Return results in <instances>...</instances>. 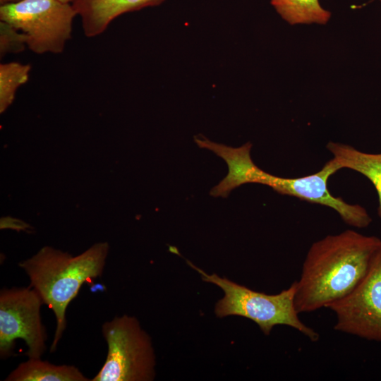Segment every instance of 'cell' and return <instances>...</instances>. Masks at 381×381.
<instances>
[{"instance_id":"6da1fadb","label":"cell","mask_w":381,"mask_h":381,"mask_svg":"<svg viewBox=\"0 0 381 381\" xmlns=\"http://www.w3.org/2000/svg\"><path fill=\"white\" fill-rule=\"evenodd\" d=\"M381 239L347 229L310 247L296 281L298 313L327 308L353 291L368 272Z\"/></svg>"},{"instance_id":"7a4b0ae2","label":"cell","mask_w":381,"mask_h":381,"mask_svg":"<svg viewBox=\"0 0 381 381\" xmlns=\"http://www.w3.org/2000/svg\"><path fill=\"white\" fill-rule=\"evenodd\" d=\"M109 250L107 242L96 243L77 256L50 246L42 248L19 262L30 286L54 313L56 327L50 351L54 352L66 327L68 304L82 285L102 275Z\"/></svg>"},{"instance_id":"3957f363","label":"cell","mask_w":381,"mask_h":381,"mask_svg":"<svg viewBox=\"0 0 381 381\" xmlns=\"http://www.w3.org/2000/svg\"><path fill=\"white\" fill-rule=\"evenodd\" d=\"M187 263L201 276L203 281L220 287L224 297L216 304L215 313L219 318L237 315L256 323L268 335L276 325L289 326L307 337L312 341L319 339V334L299 318L294 304L296 282L277 294H266L238 284L216 274H208L187 260Z\"/></svg>"},{"instance_id":"277c9868","label":"cell","mask_w":381,"mask_h":381,"mask_svg":"<svg viewBox=\"0 0 381 381\" xmlns=\"http://www.w3.org/2000/svg\"><path fill=\"white\" fill-rule=\"evenodd\" d=\"M108 351L104 365L92 381H150L155 355L150 336L132 316H116L103 323Z\"/></svg>"},{"instance_id":"5b68a950","label":"cell","mask_w":381,"mask_h":381,"mask_svg":"<svg viewBox=\"0 0 381 381\" xmlns=\"http://www.w3.org/2000/svg\"><path fill=\"white\" fill-rule=\"evenodd\" d=\"M75 16L72 4L58 0H20L0 6V20L23 32L28 48L37 54L64 51Z\"/></svg>"},{"instance_id":"8992f818","label":"cell","mask_w":381,"mask_h":381,"mask_svg":"<svg viewBox=\"0 0 381 381\" xmlns=\"http://www.w3.org/2000/svg\"><path fill=\"white\" fill-rule=\"evenodd\" d=\"M44 304L40 294L30 286L4 288L0 291V357L13 354L16 340L28 346L25 355L39 358L46 351L47 334L40 316Z\"/></svg>"},{"instance_id":"52a82bcc","label":"cell","mask_w":381,"mask_h":381,"mask_svg":"<svg viewBox=\"0 0 381 381\" xmlns=\"http://www.w3.org/2000/svg\"><path fill=\"white\" fill-rule=\"evenodd\" d=\"M327 308L335 314V330L381 341V246L361 282Z\"/></svg>"},{"instance_id":"ba28073f","label":"cell","mask_w":381,"mask_h":381,"mask_svg":"<svg viewBox=\"0 0 381 381\" xmlns=\"http://www.w3.org/2000/svg\"><path fill=\"white\" fill-rule=\"evenodd\" d=\"M165 0H73L72 5L80 16L85 35L96 37L104 32L119 16L148 6L162 4Z\"/></svg>"},{"instance_id":"9c48e42d","label":"cell","mask_w":381,"mask_h":381,"mask_svg":"<svg viewBox=\"0 0 381 381\" xmlns=\"http://www.w3.org/2000/svg\"><path fill=\"white\" fill-rule=\"evenodd\" d=\"M326 147L341 169L358 172L372 183L377 193V214L381 218V153L364 152L351 145L332 141Z\"/></svg>"},{"instance_id":"30bf717a","label":"cell","mask_w":381,"mask_h":381,"mask_svg":"<svg viewBox=\"0 0 381 381\" xmlns=\"http://www.w3.org/2000/svg\"><path fill=\"white\" fill-rule=\"evenodd\" d=\"M5 381H89L74 365H54L41 358L20 363Z\"/></svg>"},{"instance_id":"8fae6325","label":"cell","mask_w":381,"mask_h":381,"mask_svg":"<svg viewBox=\"0 0 381 381\" xmlns=\"http://www.w3.org/2000/svg\"><path fill=\"white\" fill-rule=\"evenodd\" d=\"M270 3L282 18L292 25H325L331 18V12L318 0H270Z\"/></svg>"},{"instance_id":"7c38bea8","label":"cell","mask_w":381,"mask_h":381,"mask_svg":"<svg viewBox=\"0 0 381 381\" xmlns=\"http://www.w3.org/2000/svg\"><path fill=\"white\" fill-rule=\"evenodd\" d=\"M31 66L18 62L0 65V112L3 113L12 104L17 89L25 83Z\"/></svg>"},{"instance_id":"4fadbf2b","label":"cell","mask_w":381,"mask_h":381,"mask_svg":"<svg viewBox=\"0 0 381 381\" xmlns=\"http://www.w3.org/2000/svg\"><path fill=\"white\" fill-rule=\"evenodd\" d=\"M26 35L11 24L0 20V55L18 54L27 46Z\"/></svg>"},{"instance_id":"5bb4252c","label":"cell","mask_w":381,"mask_h":381,"mask_svg":"<svg viewBox=\"0 0 381 381\" xmlns=\"http://www.w3.org/2000/svg\"><path fill=\"white\" fill-rule=\"evenodd\" d=\"M0 227L1 229H11L18 231H26L31 228V226L25 222L10 217H2L1 219Z\"/></svg>"},{"instance_id":"9a60e30c","label":"cell","mask_w":381,"mask_h":381,"mask_svg":"<svg viewBox=\"0 0 381 381\" xmlns=\"http://www.w3.org/2000/svg\"><path fill=\"white\" fill-rule=\"evenodd\" d=\"M20 0H0V4L4 5L6 4L15 3Z\"/></svg>"},{"instance_id":"2e32d148","label":"cell","mask_w":381,"mask_h":381,"mask_svg":"<svg viewBox=\"0 0 381 381\" xmlns=\"http://www.w3.org/2000/svg\"><path fill=\"white\" fill-rule=\"evenodd\" d=\"M58 1H60L64 3H68V4H71L73 1V0H58Z\"/></svg>"},{"instance_id":"e0dca14e","label":"cell","mask_w":381,"mask_h":381,"mask_svg":"<svg viewBox=\"0 0 381 381\" xmlns=\"http://www.w3.org/2000/svg\"><path fill=\"white\" fill-rule=\"evenodd\" d=\"M380 1H381V0H380Z\"/></svg>"}]
</instances>
